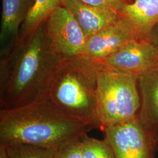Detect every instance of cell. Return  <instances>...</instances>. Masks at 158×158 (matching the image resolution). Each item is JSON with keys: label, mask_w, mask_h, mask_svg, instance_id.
I'll list each match as a JSON object with an SVG mask.
<instances>
[{"label": "cell", "mask_w": 158, "mask_h": 158, "mask_svg": "<svg viewBox=\"0 0 158 158\" xmlns=\"http://www.w3.org/2000/svg\"><path fill=\"white\" fill-rule=\"evenodd\" d=\"M98 64L82 56L63 58L53 76L48 98L72 117L100 128L96 114Z\"/></svg>", "instance_id": "3"}, {"label": "cell", "mask_w": 158, "mask_h": 158, "mask_svg": "<svg viewBox=\"0 0 158 158\" xmlns=\"http://www.w3.org/2000/svg\"><path fill=\"white\" fill-rule=\"evenodd\" d=\"M118 14L136 38L143 39L158 23V0H131Z\"/></svg>", "instance_id": "11"}, {"label": "cell", "mask_w": 158, "mask_h": 158, "mask_svg": "<svg viewBox=\"0 0 158 158\" xmlns=\"http://www.w3.org/2000/svg\"><path fill=\"white\" fill-rule=\"evenodd\" d=\"M98 66L96 114L100 128L135 118L141 108L138 77Z\"/></svg>", "instance_id": "4"}, {"label": "cell", "mask_w": 158, "mask_h": 158, "mask_svg": "<svg viewBox=\"0 0 158 158\" xmlns=\"http://www.w3.org/2000/svg\"><path fill=\"white\" fill-rule=\"evenodd\" d=\"M6 147L9 158H56L57 150L48 148L24 143H14Z\"/></svg>", "instance_id": "14"}, {"label": "cell", "mask_w": 158, "mask_h": 158, "mask_svg": "<svg viewBox=\"0 0 158 158\" xmlns=\"http://www.w3.org/2000/svg\"><path fill=\"white\" fill-rule=\"evenodd\" d=\"M44 23L52 45L59 56L63 58L79 56L86 38L76 19L64 6L56 8Z\"/></svg>", "instance_id": "7"}, {"label": "cell", "mask_w": 158, "mask_h": 158, "mask_svg": "<svg viewBox=\"0 0 158 158\" xmlns=\"http://www.w3.org/2000/svg\"><path fill=\"white\" fill-rule=\"evenodd\" d=\"M85 4L91 6L102 7L113 10L118 13L125 4L128 3L131 0H80Z\"/></svg>", "instance_id": "17"}, {"label": "cell", "mask_w": 158, "mask_h": 158, "mask_svg": "<svg viewBox=\"0 0 158 158\" xmlns=\"http://www.w3.org/2000/svg\"><path fill=\"white\" fill-rule=\"evenodd\" d=\"M137 39L120 18L118 22L85 38L79 56L99 60L111 55Z\"/></svg>", "instance_id": "8"}, {"label": "cell", "mask_w": 158, "mask_h": 158, "mask_svg": "<svg viewBox=\"0 0 158 158\" xmlns=\"http://www.w3.org/2000/svg\"><path fill=\"white\" fill-rule=\"evenodd\" d=\"M139 77L142 100L138 118L158 140V74L152 72Z\"/></svg>", "instance_id": "12"}, {"label": "cell", "mask_w": 158, "mask_h": 158, "mask_svg": "<svg viewBox=\"0 0 158 158\" xmlns=\"http://www.w3.org/2000/svg\"><path fill=\"white\" fill-rule=\"evenodd\" d=\"M63 1L34 0V3L21 27L19 39L27 36L44 23L52 12L57 6H62Z\"/></svg>", "instance_id": "13"}, {"label": "cell", "mask_w": 158, "mask_h": 158, "mask_svg": "<svg viewBox=\"0 0 158 158\" xmlns=\"http://www.w3.org/2000/svg\"><path fill=\"white\" fill-rule=\"evenodd\" d=\"M81 138L57 150L55 158H83L81 149Z\"/></svg>", "instance_id": "16"}, {"label": "cell", "mask_w": 158, "mask_h": 158, "mask_svg": "<svg viewBox=\"0 0 158 158\" xmlns=\"http://www.w3.org/2000/svg\"><path fill=\"white\" fill-rule=\"evenodd\" d=\"M94 61L108 69L139 77L158 70V48L135 39L111 55Z\"/></svg>", "instance_id": "6"}, {"label": "cell", "mask_w": 158, "mask_h": 158, "mask_svg": "<svg viewBox=\"0 0 158 158\" xmlns=\"http://www.w3.org/2000/svg\"><path fill=\"white\" fill-rule=\"evenodd\" d=\"M102 130L115 158H155L158 140L142 125L138 117Z\"/></svg>", "instance_id": "5"}, {"label": "cell", "mask_w": 158, "mask_h": 158, "mask_svg": "<svg viewBox=\"0 0 158 158\" xmlns=\"http://www.w3.org/2000/svg\"><path fill=\"white\" fill-rule=\"evenodd\" d=\"M63 59L52 45L44 23L1 55V110L48 98L51 81Z\"/></svg>", "instance_id": "1"}, {"label": "cell", "mask_w": 158, "mask_h": 158, "mask_svg": "<svg viewBox=\"0 0 158 158\" xmlns=\"http://www.w3.org/2000/svg\"><path fill=\"white\" fill-rule=\"evenodd\" d=\"M81 149L83 158H115L106 138L98 140L85 134L81 138Z\"/></svg>", "instance_id": "15"}, {"label": "cell", "mask_w": 158, "mask_h": 158, "mask_svg": "<svg viewBox=\"0 0 158 158\" xmlns=\"http://www.w3.org/2000/svg\"><path fill=\"white\" fill-rule=\"evenodd\" d=\"M94 128L64 112L49 98L0 110V143H24L55 150Z\"/></svg>", "instance_id": "2"}, {"label": "cell", "mask_w": 158, "mask_h": 158, "mask_svg": "<svg viewBox=\"0 0 158 158\" xmlns=\"http://www.w3.org/2000/svg\"><path fill=\"white\" fill-rule=\"evenodd\" d=\"M62 6L70 12L85 38L118 23V13L113 10L91 6L80 0H64Z\"/></svg>", "instance_id": "9"}, {"label": "cell", "mask_w": 158, "mask_h": 158, "mask_svg": "<svg viewBox=\"0 0 158 158\" xmlns=\"http://www.w3.org/2000/svg\"><path fill=\"white\" fill-rule=\"evenodd\" d=\"M0 158H9L6 145L1 143H0Z\"/></svg>", "instance_id": "18"}, {"label": "cell", "mask_w": 158, "mask_h": 158, "mask_svg": "<svg viewBox=\"0 0 158 158\" xmlns=\"http://www.w3.org/2000/svg\"><path fill=\"white\" fill-rule=\"evenodd\" d=\"M34 2V0H2L1 55L10 51L19 39L21 27Z\"/></svg>", "instance_id": "10"}]
</instances>
